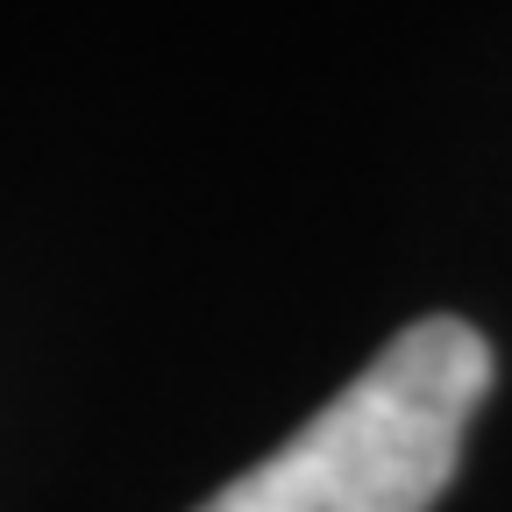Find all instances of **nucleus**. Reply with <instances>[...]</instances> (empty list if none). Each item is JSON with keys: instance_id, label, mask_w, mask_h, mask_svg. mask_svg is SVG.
Wrapping results in <instances>:
<instances>
[{"instance_id": "1", "label": "nucleus", "mask_w": 512, "mask_h": 512, "mask_svg": "<svg viewBox=\"0 0 512 512\" xmlns=\"http://www.w3.org/2000/svg\"><path fill=\"white\" fill-rule=\"evenodd\" d=\"M491 392V342L427 313L384 342L278 456L228 477L192 512H434Z\"/></svg>"}]
</instances>
